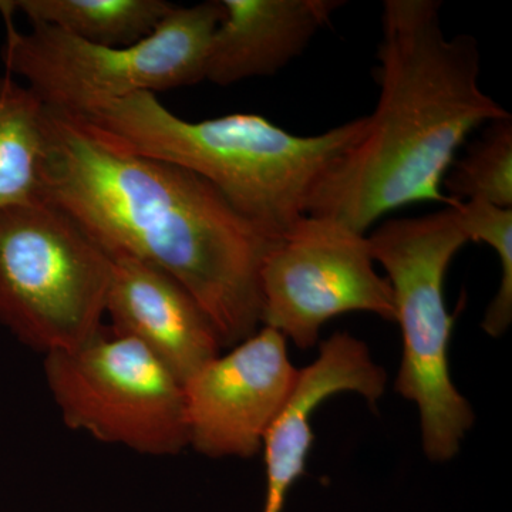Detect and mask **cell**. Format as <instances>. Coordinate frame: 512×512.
Segmentation results:
<instances>
[{
	"mask_svg": "<svg viewBox=\"0 0 512 512\" xmlns=\"http://www.w3.org/2000/svg\"><path fill=\"white\" fill-rule=\"evenodd\" d=\"M457 210L468 242H485L500 259V288L481 323L485 333L500 338L512 320V210L481 201L458 202Z\"/></svg>",
	"mask_w": 512,
	"mask_h": 512,
	"instance_id": "15",
	"label": "cell"
},
{
	"mask_svg": "<svg viewBox=\"0 0 512 512\" xmlns=\"http://www.w3.org/2000/svg\"><path fill=\"white\" fill-rule=\"evenodd\" d=\"M47 106L33 90L0 76V211L45 201Z\"/></svg>",
	"mask_w": 512,
	"mask_h": 512,
	"instance_id": "12",
	"label": "cell"
},
{
	"mask_svg": "<svg viewBox=\"0 0 512 512\" xmlns=\"http://www.w3.org/2000/svg\"><path fill=\"white\" fill-rule=\"evenodd\" d=\"M453 201H481L512 210V117L485 124L443 180Z\"/></svg>",
	"mask_w": 512,
	"mask_h": 512,
	"instance_id": "14",
	"label": "cell"
},
{
	"mask_svg": "<svg viewBox=\"0 0 512 512\" xmlns=\"http://www.w3.org/2000/svg\"><path fill=\"white\" fill-rule=\"evenodd\" d=\"M73 116L111 146L204 178L271 241L308 214L320 178L366 127V117H359L318 136L301 137L254 113L190 121L171 113L153 93Z\"/></svg>",
	"mask_w": 512,
	"mask_h": 512,
	"instance_id": "3",
	"label": "cell"
},
{
	"mask_svg": "<svg viewBox=\"0 0 512 512\" xmlns=\"http://www.w3.org/2000/svg\"><path fill=\"white\" fill-rule=\"evenodd\" d=\"M367 235L305 215L272 244L259 272L262 326L311 349L322 326L350 312L394 320L389 281L377 274Z\"/></svg>",
	"mask_w": 512,
	"mask_h": 512,
	"instance_id": "8",
	"label": "cell"
},
{
	"mask_svg": "<svg viewBox=\"0 0 512 512\" xmlns=\"http://www.w3.org/2000/svg\"><path fill=\"white\" fill-rule=\"evenodd\" d=\"M12 9L93 45L131 46L150 36L173 3L165 0H16Z\"/></svg>",
	"mask_w": 512,
	"mask_h": 512,
	"instance_id": "13",
	"label": "cell"
},
{
	"mask_svg": "<svg viewBox=\"0 0 512 512\" xmlns=\"http://www.w3.org/2000/svg\"><path fill=\"white\" fill-rule=\"evenodd\" d=\"M204 80L227 87L274 76L305 52L342 0H221Z\"/></svg>",
	"mask_w": 512,
	"mask_h": 512,
	"instance_id": "11",
	"label": "cell"
},
{
	"mask_svg": "<svg viewBox=\"0 0 512 512\" xmlns=\"http://www.w3.org/2000/svg\"><path fill=\"white\" fill-rule=\"evenodd\" d=\"M6 73L20 76L49 109L83 114L138 93L165 92L204 82L205 62L224 9L221 0L174 6L146 39L131 46L93 45L46 25L28 33L13 25L0 2Z\"/></svg>",
	"mask_w": 512,
	"mask_h": 512,
	"instance_id": "5",
	"label": "cell"
},
{
	"mask_svg": "<svg viewBox=\"0 0 512 512\" xmlns=\"http://www.w3.org/2000/svg\"><path fill=\"white\" fill-rule=\"evenodd\" d=\"M298 379L288 340L262 326L183 384L188 447L212 458L255 456Z\"/></svg>",
	"mask_w": 512,
	"mask_h": 512,
	"instance_id": "9",
	"label": "cell"
},
{
	"mask_svg": "<svg viewBox=\"0 0 512 512\" xmlns=\"http://www.w3.org/2000/svg\"><path fill=\"white\" fill-rule=\"evenodd\" d=\"M457 205L390 220L367 235L373 261L386 271L394 322L402 329V365L394 389L419 407L424 453L436 463L456 456L476 420L451 380L448 363L454 316L447 311L444 278L468 242Z\"/></svg>",
	"mask_w": 512,
	"mask_h": 512,
	"instance_id": "4",
	"label": "cell"
},
{
	"mask_svg": "<svg viewBox=\"0 0 512 512\" xmlns=\"http://www.w3.org/2000/svg\"><path fill=\"white\" fill-rule=\"evenodd\" d=\"M110 256L111 332L140 342L183 384L220 356L214 323L180 282L133 256Z\"/></svg>",
	"mask_w": 512,
	"mask_h": 512,
	"instance_id": "10",
	"label": "cell"
},
{
	"mask_svg": "<svg viewBox=\"0 0 512 512\" xmlns=\"http://www.w3.org/2000/svg\"><path fill=\"white\" fill-rule=\"evenodd\" d=\"M437 0H386L377 59L380 94L359 140L320 178L308 214L365 234L387 212L456 205L443 191L471 131L511 116L480 89L473 36L448 39Z\"/></svg>",
	"mask_w": 512,
	"mask_h": 512,
	"instance_id": "2",
	"label": "cell"
},
{
	"mask_svg": "<svg viewBox=\"0 0 512 512\" xmlns=\"http://www.w3.org/2000/svg\"><path fill=\"white\" fill-rule=\"evenodd\" d=\"M43 197L107 254L173 276L214 323L222 348L262 325L259 272L275 241L204 178L111 146L73 114L47 107Z\"/></svg>",
	"mask_w": 512,
	"mask_h": 512,
	"instance_id": "1",
	"label": "cell"
},
{
	"mask_svg": "<svg viewBox=\"0 0 512 512\" xmlns=\"http://www.w3.org/2000/svg\"><path fill=\"white\" fill-rule=\"evenodd\" d=\"M43 370L69 429L147 456L188 447L183 383L137 340L101 328L79 348L47 353Z\"/></svg>",
	"mask_w": 512,
	"mask_h": 512,
	"instance_id": "7",
	"label": "cell"
},
{
	"mask_svg": "<svg viewBox=\"0 0 512 512\" xmlns=\"http://www.w3.org/2000/svg\"><path fill=\"white\" fill-rule=\"evenodd\" d=\"M111 256L47 200L0 211V323L43 355L100 332Z\"/></svg>",
	"mask_w": 512,
	"mask_h": 512,
	"instance_id": "6",
	"label": "cell"
}]
</instances>
